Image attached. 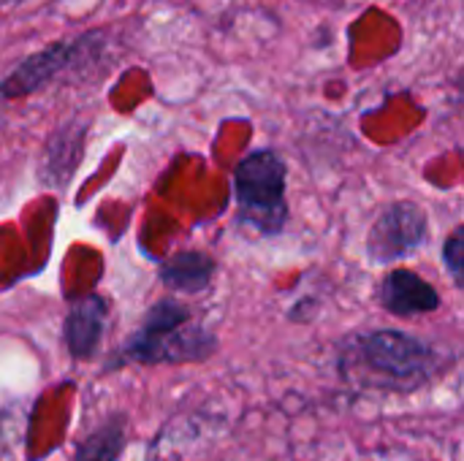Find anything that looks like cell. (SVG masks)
<instances>
[{"label":"cell","mask_w":464,"mask_h":461,"mask_svg":"<svg viewBox=\"0 0 464 461\" xmlns=\"http://www.w3.org/2000/svg\"><path fill=\"white\" fill-rule=\"evenodd\" d=\"M381 302L389 312L394 315H419V312H432L440 304L438 291L421 280L413 272L397 269L383 280L381 288Z\"/></svg>","instance_id":"5b68a950"},{"label":"cell","mask_w":464,"mask_h":461,"mask_svg":"<svg viewBox=\"0 0 464 461\" xmlns=\"http://www.w3.org/2000/svg\"><path fill=\"white\" fill-rule=\"evenodd\" d=\"M237 198L242 215L250 226L264 234H275L283 228L288 206H285V163L280 155L269 149H258L247 155L237 166Z\"/></svg>","instance_id":"7a4b0ae2"},{"label":"cell","mask_w":464,"mask_h":461,"mask_svg":"<svg viewBox=\"0 0 464 461\" xmlns=\"http://www.w3.org/2000/svg\"><path fill=\"white\" fill-rule=\"evenodd\" d=\"M103 302L90 296L84 302H79L68 318V345L76 356H90L95 351V342L101 337V329H103Z\"/></svg>","instance_id":"52a82bcc"},{"label":"cell","mask_w":464,"mask_h":461,"mask_svg":"<svg viewBox=\"0 0 464 461\" xmlns=\"http://www.w3.org/2000/svg\"><path fill=\"white\" fill-rule=\"evenodd\" d=\"M79 46H82V41L79 43H54V46L33 54L0 84V95H24L30 90H35L38 84L52 79L63 65H68Z\"/></svg>","instance_id":"8992f818"},{"label":"cell","mask_w":464,"mask_h":461,"mask_svg":"<svg viewBox=\"0 0 464 461\" xmlns=\"http://www.w3.org/2000/svg\"><path fill=\"white\" fill-rule=\"evenodd\" d=\"M427 236V217L416 204H394L389 206L370 231V258L381 264L400 261L411 255Z\"/></svg>","instance_id":"277c9868"},{"label":"cell","mask_w":464,"mask_h":461,"mask_svg":"<svg viewBox=\"0 0 464 461\" xmlns=\"http://www.w3.org/2000/svg\"><path fill=\"white\" fill-rule=\"evenodd\" d=\"M443 258H446V266H449L454 283L464 288V226L449 236V242L443 247Z\"/></svg>","instance_id":"30bf717a"},{"label":"cell","mask_w":464,"mask_h":461,"mask_svg":"<svg viewBox=\"0 0 464 461\" xmlns=\"http://www.w3.org/2000/svg\"><path fill=\"white\" fill-rule=\"evenodd\" d=\"M212 345V337L193 326L179 304L160 302L128 353L139 361H193L207 356Z\"/></svg>","instance_id":"3957f363"},{"label":"cell","mask_w":464,"mask_h":461,"mask_svg":"<svg viewBox=\"0 0 464 461\" xmlns=\"http://www.w3.org/2000/svg\"><path fill=\"white\" fill-rule=\"evenodd\" d=\"M122 448V429L120 424H109L101 432H95L73 456V461H114Z\"/></svg>","instance_id":"9c48e42d"},{"label":"cell","mask_w":464,"mask_h":461,"mask_svg":"<svg viewBox=\"0 0 464 461\" xmlns=\"http://www.w3.org/2000/svg\"><path fill=\"white\" fill-rule=\"evenodd\" d=\"M212 277V261L198 253H182L163 266V280L177 291H201Z\"/></svg>","instance_id":"ba28073f"},{"label":"cell","mask_w":464,"mask_h":461,"mask_svg":"<svg viewBox=\"0 0 464 461\" xmlns=\"http://www.w3.org/2000/svg\"><path fill=\"white\" fill-rule=\"evenodd\" d=\"M430 351L397 331H372L353 342L343 359L345 375L367 389L411 391L430 375Z\"/></svg>","instance_id":"6da1fadb"}]
</instances>
